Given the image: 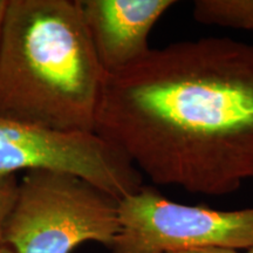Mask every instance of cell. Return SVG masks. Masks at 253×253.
<instances>
[{"label": "cell", "mask_w": 253, "mask_h": 253, "mask_svg": "<svg viewBox=\"0 0 253 253\" xmlns=\"http://www.w3.org/2000/svg\"><path fill=\"white\" fill-rule=\"evenodd\" d=\"M94 132L156 185L225 196L253 181V45L176 41L106 74Z\"/></svg>", "instance_id": "6da1fadb"}, {"label": "cell", "mask_w": 253, "mask_h": 253, "mask_svg": "<svg viewBox=\"0 0 253 253\" xmlns=\"http://www.w3.org/2000/svg\"><path fill=\"white\" fill-rule=\"evenodd\" d=\"M104 78L79 0H8L0 40V118L94 132Z\"/></svg>", "instance_id": "7a4b0ae2"}, {"label": "cell", "mask_w": 253, "mask_h": 253, "mask_svg": "<svg viewBox=\"0 0 253 253\" xmlns=\"http://www.w3.org/2000/svg\"><path fill=\"white\" fill-rule=\"evenodd\" d=\"M118 202L77 175L26 171L5 230L15 253H71L87 242L110 249L119 230Z\"/></svg>", "instance_id": "3957f363"}, {"label": "cell", "mask_w": 253, "mask_h": 253, "mask_svg": "<svg viewBox=\"0 0 253 253\" xmlns=\"http://www.w3.org/2000/svg\"><path fill=\"white\" fill-rule=\"evenodd\" d=\"M119 230L112 253H171L219 246H253V207L216 210L177 203L143 184L118 202Z\"/></svg>", "instance_id": "277c9868"}, {"label": "cell", "mask_w": 253, "mask_h": 253, "mask_svg": "<svg viewBox=\"0 0 253 253\" xmlns=\"http://www.w3.org/2000/svg\"><path fill=\"white\" fill-rule=\"evenodd\" d=\"M52 170L77 175L116 199L134 194L143 175L95 132L58 131L0 118V173Z\"/></svg>", "instance_id": "5b68a950"}, {"label": "cell", "mask_w": 253, "mask_h": 253, "mask_svg": "<svg viewBox=\"0 0 253 253\" xmlns=\"http://www.w3.org/2000/svg\"><path fill=\"white\" fill-rule=\"evenodd\" d=\"M88 34L106 74L125 69L151 49V31L173 0H79Z\"/></svg>", "instance_id": "8992f818"}, {"label": "cell", "mask_w": 253, "mask_h": 253, "mask_svg": "<svg viewBox=\"0 0 253 253\" xmlns=\"http://www.w3.org/2000/svg\"><path fill=\"white\" fill-rule=\"evenodd\" d=\"M192 17L208 26L253 31V0H197Z\"/></svg>", "instance_id": "52a82bcc"}, {"label": "cell", "mask_w": 253, "mask_h": 253, "mask_svg": "<svg viewBox=\"0 0 253 253\" xmlns=\"http://www.w3.org/2000/svg\"><path fill=\"white\" fill-rule=\"evenodd\" d=\"M17 175L0 173V246L5 245V230L18 197Z\"/></svg>", "instance_id": "ba28073f"}, {"label": "cell", "mask_w": 253, "mask_h": 253, "mask_svg": "<svg viewBox=\"0 0 253 253\" xmlns=\"http://www.w3.org/2000/svg\"><path fill=\"white\" fill-rule=\"evenodd\" d=\"M171 253H239L238 250L230 248H219V246H208V248H196L183 250V251H177Z\"/></svg>", "instance_id": "9c48e42d"}, {"label": "cell", "mask_w": 253, "mask_h": 253, "mask_svg": "<svg viewBox=\"0 0 253 253\" xmlns=\"http://www.w3.org/2000/svg\"><path fill=\"white\" fill-rule=\"evenodd\" d=\"M7 6H8V0H0V40H1V36H2V28H4Z\"/></svg>", "instance_id": "30bf717a"}, {"label": "cell", "mask_w": 253, "mask_h": 253, "mask_svg": "<svg viewBox=\"0 0 253 253\" xmlns=\"http://www.w3.org/2000/svg\"><path fill=\"white\" fill-rule=\"evenodd\" d=\"M0 253H15L9 246H0Z\"/></svg>", "instance_id": "8fae6325"}, {"label": "cell", "mask_w": 253, "mask_h": 253, "mask_svg": "<svg viewBox=\"0 0 253 253\" xmlns=\"http://www.w3.org/2000/svg\"><path fill=\"white\" fill-rule=\"evenodd\" d=\"M244 253H253V246H251V248H249L248 250H245Z\"/></svg>", "instance_id": "7c38bea8"}]
</instances>
